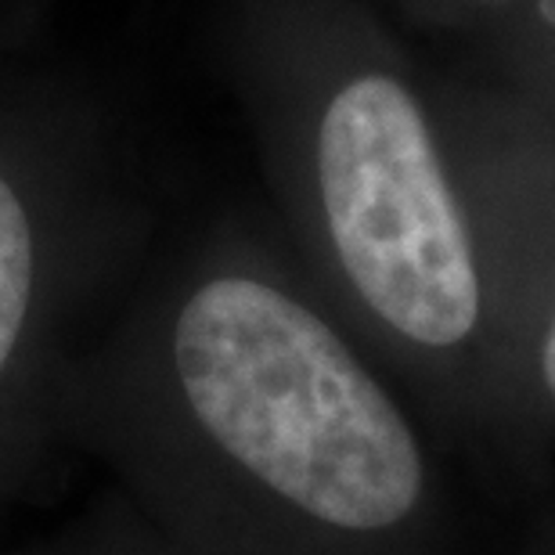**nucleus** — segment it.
<instances>
[{
    "label": "nucleus",
    "instance_id": "obj_1",
    "mask_svg": "<svg viewBox=\"0 0 555 555\" xmlns=\"http://www.w3.org/2000/svg\"><path fill=\"white\" fill-rule=\"evenodd\" d=\"M198 54L257 127L336 310L498 480L491 307L426 62L375 0H214Z\"/></svg>",
    "mask_w": 555,
    "mask_h": 555
},
{
    "label": "nucleus",
    "instance_id": "obj_2",
    "mask_svg": "<svg viewBox=\"0 0 555 555\" xmlns=\"http://www.w3.org/2000/svg\"><path fill=\"white\" fill-rule=\"evenodd\" d=\"M170 361L271 538L299 555H440V462L343 325L253 246L224 242L188 278Z\"/></svg>",
    "mask_w": 555,
    "mask_h": 555
},
{
    "label": "nucleus",
    "instance_id": "obj_3",
    "mask_svg": "<svg viewBox=\"0 0 555 555\" xmlns=\"http://www.w3.org/2000/svg\"><path fill=\"white\" fill-rule=\"evenodd\" d=\"M491 307L498 480L548 502L555 459V113L462 65L429 69Z\"/></svg>",
    "mask_w": 555,
    "mask_h": 555
},
{
    "label": "nucleus",
    "instance_id": "obj_4",
    "mask_svg": "<svg viewBox=\"0 0 555 555\" xmlns=\"http://www.w3.org/2000/svg\"><path fill=\"white\" fill-rule=\"evenodd\" d=\"M462 51V69L555 113V0H527Z\"/></svg>",
    "mask_w": 555,
    "mask_h": 555
},
{
    "label": "nucleus",
    "instance_id": "obj_5",
    "mask_svg": "<svg viewBox=\"0 0 555 555\" xmlns=\"http://www.w3.org/2000/svg\"><path fill=\"white\" fill-rule=\"evenodd\" d=\"M527 0H383L386 18L404 37H437L469 48Z\"/></svg>",
    "mask_w": 555,
    "mask_h": 555
},
{
    "label": "nucleus",
    "instance_id": "obj_6",
    "mask_svg": "<svg viewBox=\"0 0 555 555\" xmlns=\"http://www.w3.org/2000/svg\"><path fill=\"white\" fill-rule=\"evenodd\" d=\"M59 0H0V59L51 37Z\"/></svg>",
    "mask_w": 555,
    "mask_h": 555
},
{
    "label": "nucleus",
    "instance_id": "obj_7",
    "mask_svg": "<svg viewBox=\"0 0 555 555\" xmlns=\"http://www.w3.org/2000/svg\"><path fill=\"white\" fill-rule=\"evenodd\" d=\"M519 555H555V508H552V502H541L534 524H530L527 545Z\"/></svg>",
    "mask_w": 555,
    "mask_h": 555
}]
</instances>
